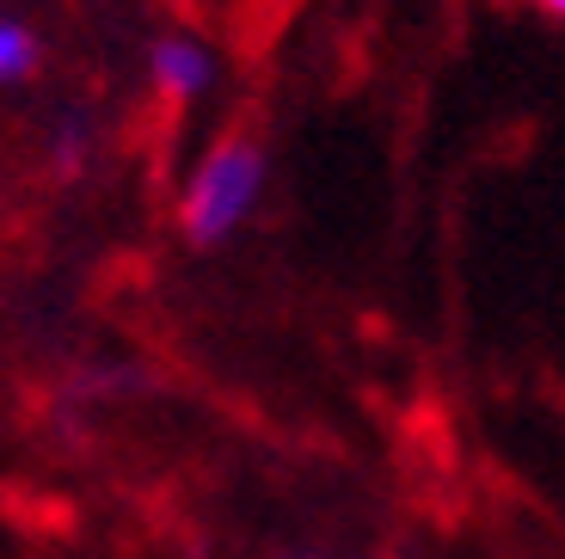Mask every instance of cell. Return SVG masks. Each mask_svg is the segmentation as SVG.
Here are the masks:
<instances>
[{"instance_id":"cell-1","label":"cell","mask_w":565,"mask_h":559,"mask_svg":"<svg viewBox=\"0 0 565 559\" xmlns=\"http://www.w3.org/2000/svg\"><path fill=\"white\" fill-rule=\"evenodd\" d=\"M258 191H265V155H258V141H246V136L215 141L210 155L198 160V172L184 179L179 228L198 246H215V240H227L253 215Z\"/></svg>"},{"instance_id":"cell-2","label":"cell","mask_w":565,"mask_h":559,"mask_svg":"<svg viewBox=\"0 0 565 559\" xmlns=\"http://www.w3.org/2000/svg\"><path fill=\"white\" fill-rule=\"evenodd\" d=\"M148 68H154L160 93H172V98H198V93L215 86V56L198 38H160L154 56H148Z\"/></svg>"},{"instance_id":"cell-3","label":"cell","mask_w":565,"mask_h":559,"mask_svg":"<svg viewBox=\"0 0 565 559\" xmlns=\"http://www.w3.org/2000/svg\"><path fill=\"white\" fill-rule=\"evenodd\" d=\"M31 62H38V38L19 19H0V86L31 74Z\"/></svg>"},{"instance_id":"cell-4","label":"cell","mask_w":565,"mask_h":559,"mask_svg":"<svg viewBox=\"0 0 565 559\" xmlns=\"http://www.w3.org/2000/svg\"><path fill=\"white\" fill-rule=\"evenodd\" d=\"M541 7H547L553 19H565V0H541Z\"/></svg>"}]
</instances>
